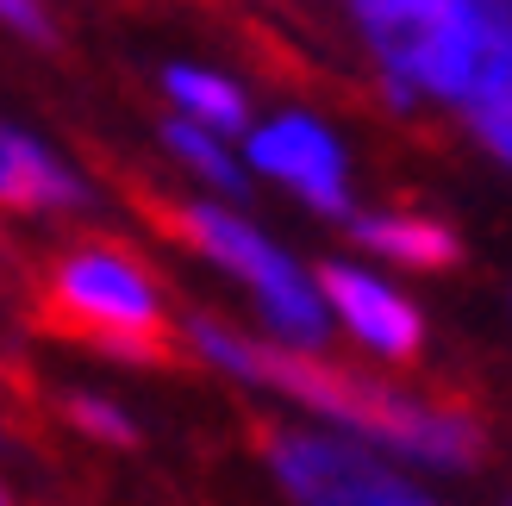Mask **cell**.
<instances>
[{"label":"cell","instance_id":"7a4b0ae2","mask_svg":"<svg viewBox=\"0 0 512 506\" xmlns=\"http://www.w3.org/2000/svg\"><path fill=\"white\" fill-rule=\"evenodd\" d=\"M350 32L363 38L388 107L463 113L475 88L512 50L506 0H344Z\"/></svg>","mask_w":512,"mask_h":506},{"label":"cell","instance_id":"30bf717a","mask_svg":"<svg viewBox=\"0 0 512 506\" xmlns=\"http://www.w3.org/2000/svg\"><path fill=\"white\" fill-rule=\"evenodd\" d=\"M350 238L369 250V257L381 263H400V269H450L456 263V232L444 219H431V213H356L350 219Z\"/></svg>","mask_w":512,"mask_h":506},{"label":"cell","instance_id":"ba28073f","mask_svg":"<svg viewBox=\"0 0 512 506\" xmlns=\"http://www.w3.org/2000/svg\"><path fill=\"white\" fill-rule=\"evenodd\" d=\"M0 207H13V213H75V207H88V182L38 132L0 119Z\"/></svg>","mask_w":512,"mask_h":506},{"label":"cell","instance_id":"3957f363","mask_svg":"<svg viewBox=\"0 0 512 506\" xmlns=\"http://www.w3.org/2000/svg\"><path fill=\"white\" fill-rule=\"evenodd\" d=\"M175 232L188 238V250H200L213 269H225L232 282L256 300L269 338L288 350H319L331 332V307L319 275H306L288 250L269 232H256L244 213H232L225 200H182L175 207Z\"/></svg>","mask_w":512,"mask_h":506},{"label":"cell","instance_id":"277c9868","mask_svg":"<svg viewBox=\"0 0 512 506\" xmlns=\"http://www.w3.org/2000/svg\"><path fill=\"white\" fill-rule=\"evenodd\" d=\"M50 313L125 363L163 357V294L125 250L88 244L50 269Z\"/></svg>","mask_w":512,"mask_h":506},{"label":"cell","instance_id":"2e32d148","mask_svg":"<svg viewBox=\"0 0 512 506\" xmlns=\"http://www.w3.org/2000/svg\"><path fill=\"white\" fill-rule=\"evenodd\" d=\"M506 13H512V0H506Z\"/></svg>","mask_w":512,"mask_h":506},{"label":"cell","instance_id":"9a60e30c","mask_svg":"<svg viewBox=\"0 0 512 506\" xmlns=\"http://www.w3.org/2000/svg\"><path fill=\"white\" fill-rule=\"evenodd\" d=\"M0 506H7V494H0Z\"/></svg>","mask_w":512,"mask_h":506},{"label":"cell","instance_id":"e0dca14e","mask_svg":"<svg viewBox=\"0 0 512 506\" xmlns=\"http://www.w3.org/2000/svg\"><path fill=\"white\" fill-rule=\"evenodd\" d=\"M506 506H512V500H506Z\"/></svg>","mask_w":512,"mask_h":506},{"label":"cell","instance_id":"8fae6325","mask_svg":"<svg viewBox=\"0 0 512 506\" xmlns=\"http://www.w3.org/2000/svg\"><path fill=\"white\" fill-rule=\"evenodd\" d=\"M163 150L182 163L194 182H207L213 194H244L250 188V163L244 150H232V138L207 132V125H188V119H163Z\"/></svg>","mask_w":512,"mask_h":506},{"label":"cell","instance_id":"5b68a950","mask_svg":"<svg viewBox=\"0 0 512 506\" xmlns=\"http://www.w3.org/2000/svg\"><path fill=\"white\" fill-rule=\"evenodd\" d=\"M269 469L294 506H438L400 469L381 463L369 444H350L331 432H275Z\"/></svg>","mask_w":512,"mask_h":506},{"label":"cell","instance_id":"6da1fadb","mask_svg":"<svg viewBox=\"0 0 512 506\" xmlns=\"http://www.w3.org/2000/svg\"><path fill=\"white\" fill-rule=\"evenodd\" d=\"M188 344L207 357L213 369L238 375V382L275 388L281 400L306 407L313 419H331L338 432H350L356 444H375L388 457L425 463V469H469L481 457V425L456 407L438 400H419L394 382H375V375H356L313 357V350H288V344H256L232 325H219L207 313L188 319Z\"/></svg>","mask_w":512,"mask_h":506},{"label":"cell","instance_id":"8992f818","mask_svg":"<svg viewBox=\"0 0 512 506\" xmlns=\"http://www.w3.org/2000/svg\"><path fill=\"white\" fill-rule=\"evenodd\" d=\"M250 175L263 182H281L294 200H306L313 213L325 219H356L350 207V157H344V138L331 132L319 113H300V107H281L269 119L250 125V138L238 144Z\"/></svg>","mask_w":512,"mask_h":506},{"label":"cell","instance_id":"9c48e42d","mask_svg":"<svg viewBox=\"0 0 512 506\" xmlns=\"http://www.w3.org/2000/svg\"><path fill=\"white\" fill-rule=\"evenodd\" d=\"M163 100L175 107V119H188V125H207V132H219V138H250V125H256V113H250V94H244V82H232L225 69H207V63H163Z\"/></svg>","mask_w":512,"mask_h":506},{"label":"cell","instance_id":"52a82bcc","mask_svg":"<svg viewBox=\"0 0 512 506\" xmlns=\"http://www.w3.org/2000/svg\"><path fill=\"white\" fill-rule=\"evenodd\" d=\"M319 288H325L331 319H338L363 350H375V357H388V363L419 357L425 319H419V307L400 288H388L381 275L356 269V263H325L319 269Z\"/></svg>","mask_w":512,"mask_h":506},{"label":"cell","instance_id":"5bb4252c","mask_svg":"<svg viewBox=\"0 0 512 506\" xmlns=\"http://www.w3.org/2000/svg\"><path fill=\"white\" fill-rule=\"evenodd\" d=\"M0 25H7L13 38H25V44H38V50L57 44V19H50L44 0H0Z\"/></svg>","mask_w":512,"mask_h":506},{"label":"cell","instance_id":"7c38bea8","mask_svg":"<svg viewBox=\"0 0 512 506\" xmlns=\"http://www.w3.org/2000/svg\"><path fill=\"white\" fill-rule=\"evenodd\" d=\"M463 125H469V138L488 150L494 163L512 169V50L494 63V75L475 88V100L463 107Z\"/></svg>","mask_w":512,"mask_h":506},{"label":"cell","instance_id":"4fadbf2b","mask_svg":"<svg viewBox=\"0 0 512 506\" xmlns=\"http://www.w3.org/2000/svg\"><path fill=\"white\" fill-rule=\"evenodd\" d=\"M63 413L82 425V432L107 438V444H132V419H125L113 400H100V394H69V400H63Z\"/></svg>","mask_w":512,"mask_h":506}]
</instances>
